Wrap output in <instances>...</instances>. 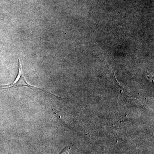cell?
Wrapping results in <instances>:
<instances>
[{"label": "cell", "mask_w": 154, "mask_h": 154, "mask_svg": "<svg viewBox=\"0 0 154 154\" xmlns=\"http://www.w3.org/2000/svg\"><path fill=\"white\" fill-rule=\"evenodd\" d=\"M70 150V148H66L63 150L62 152H61L60 154H69V153Z\"/></svg>", "instance_id": "cell-2"}, {"label": "cell", "mask_w": 154, "mask_h": 154, "mask_svg": "<svg viewBox=\"0 0 154 154\" xmlns=\"http://www.w3.org/2000/svg\"><path fill=\"white\" fill-rule=\"evenodd\" d=\"M18 73L17 74V78L14 80L13 83H11L9 85H5L0 86V89L2 90H5V89H14L17 88H19V87H27L30 88L31 90L34 91H40L42 92H44V93H47L48 94H50L52 96H55V95L47 92L45 90L41 89V88H37L31 85H30L28 82L26 81V79L24 77L23 74V71H22V66L20 62V60L18 57Z\"/></svg>", "instance_id": "cell-1"}]
</instances>
